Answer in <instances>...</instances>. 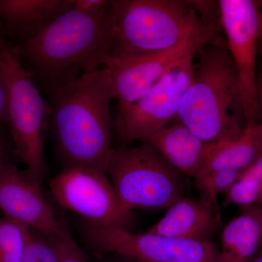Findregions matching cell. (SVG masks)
Returning a JSON list of instances; mask_svg holds the SVG:
<instances>
[{"instance_id": "1", "label": "cell", "mask_w": 262, "mask_h": 262, "mask_svg": "<svg viewBox=\"0 0 262 262\" xmlns=\"http://www.w3.org/2000/svg\"><path fill=\"white\" fill-rule=\"evenodd\" d=\"M51 108L49 130L65 167H84L106 173L114 138L110 104L114 97L103 68L46 92Z\"/></svg>"}, {"instance_id": "2", "label": "cell", "mask_w": 262, "mask_h": 262, "mask_svg": "<svg viewBox=\"0 0 262 262\" xmlns=\"http://www.w3.org/2000/svg\"><path fill=\"white\" fill-rule=\"evenodd\" d=\"M110 14H88L72 8L14 46L39 91L61 87L102 68L108 56Z\"/></svg>"}, {"instance_id": "3", "label": "cell", "mask_w": 262, "mask_h": 262, "mask_svg": "<svg viewBox=\"0 0 262 262\" xmlns=\"http://www.w3.org/2000/svg\"><path fill=\"white\" fill-rule=\"evenodd\" d=\"M176 119L206 142L237 140L246 127L238 77L226 39L205 45Z\"/></svg>"}, {"instance_id": "4", "label": "cell", "mask_w": 262, "mask_h": 262, "mask_svg": "<svg viewBox=\"0 0 262 262\" xmlns=\"http://www.w3.org/2000/svg\"><path fill=\"white\" fill-rule=\"evenodd\" d=\"M110 57L142 56L168 51L183 42L218 34L220 22L203 16L194 1L113 0Z\"/></svg>"}, {"instance_id": "5", "label": "cell", "mask_w": 262, "mask_h": 262, "mask_svg": "<svg viewBox=\"0 0 262 262\" xmlns=\"http://www.w3.org/2000/svg\"><path fill=\"white\" fill-rule=\"evenodd\" d=\"M0 67L8 93V126L15 158L31 177L42 182L48 170L45 150L51 106L20 63L14 46H5Z\"/></svg>"}, {"instance_id": "6", "label": "cell", "mask_w": 262, "mask_h": 262, "mask_svg": "<svg viewBox=\"0 0 262 262\" xmlns=\"http://www.w3.org/2000/svg\"><path fill=\"white\" fill-rule=\"evenodd\" d=\"M106 172L122 206L130 211L167 209L184 196L182 174L146 143L113 148Z\"/></svg>"}, {"instance_id": "7", "label": "cell", "mask_w": 262, "mask_h": 262, "mask_svg": "<svg viewBox=\"0 0 262 262\" xmlns=\"http://www.w3.org/2000/svg\"><path fill=\"white\" fill-rule=\"evenodd\" d=\"M218 3L221 27L237 70L246 125L260 123L261 114L256 59L262 36L261 2L220 0Z\"/></svg>"}, {"instance_id": "8", "label": "cell", "mask_w": 262, "mask_h": 262, "mask_svg": "<svg viewBox=\"0 0 262 262\" xmlns=\"http://www.w3.org/2000/svg\"><path fill=\"white\" fill-rule=\"evenodd\" d=\"M82 233L98 251L139 262H219L220 249L211 241L171 238L84 221Z\"/></svg>"}, {"instance_id": "9", "label": "cell", "mask_w": 262, "mask_h": 262, "mask_svg": "<svg viewBox=\"0 0 262 262\" xmlns=\"http://www.w3.org/2000/svg\"><path fill=\"white\" fill-rule=\"evenodd\" d=\"M196 54L172 66L139 101L117 113L113 122L114 134L122 145L142 141L177 117L192 81Z\"/></svg>"}, {"instance_id": "10", "label": "cell", "mask_w": 262, "mask_h": 262, "mask_svg": "<svg viewBox=\"0 0 262 262\" xmlns=\"http://www.w3.org/2000/svg\"><path fill=\"white\" fill-rule=\"evenodd\" d=\"M60 206L97 225L128 229L134 212L122 206L104 172L84 167H65L48 183Z\"/></svg>"}, {"instance_id": "11", "label": "cell", "mask_w": 262, "mask_h": 262, "mask_svg": "<svg viewBox=\"0 0 262 262\" xmlns=\"http://www.w3.org/2000/svg\"><path fill=\"white\" fill-rule=\"evenodd\" d=\"M218 34L189 39L168 51L128 57L108 56L102 68L107 72L117 110L124 111L144 96L166 73L184 58L194 55Z\"/></svg>"}, {"instance_id": "12", "label": "cell", "mask_w": 262, "mask_h": 262, "mask_svg": "<svg viewBox=\"0 0 262 262\" xmlns=\"http://www.w3.org/2000/svg\"><path fill=\"white\" fill-rule=\"evenodd\" d=\"M41 184L15 163L5 165L0 169V210L8 220L37 231L46 239L61 238L71 232Z\"/></svg>"}, {"instance_id": "13", "label": "cell", "mask_w": 262, "mask_h": 262, "mask_svg": "<svg viewBox=\"0 0 262 262\" xmlns=\"http://www.w3.org/2000/svg\"><path fill=\"white\" fill-rule=\"evenodd\" d=\"M220 223L217 205L182 196L148 232L171 238L211 241Z\"/></svg>"}, {"instance_id": "14", "label": "cell", "mask_w": 262, "mask_h": 262, "mask_svg": "<svg viewBox=\"0 0 262 262\" xmlns=\"http://www.w3.org/2000/svg\"><path fill=\"white\" fill-rule=\"evenodd\" d=\"M75 0H0V27L17 46L42 32Z\"/></svg>"}, {"instance_id": "15", "label": "cell", "mask_w": 262, "mask_h": 262, "mask_svg": "<svg viewBox=\"0 0 262 262\" xmlns=\"http://www.w3.org/2000/svg\"><path fill=\"white\" fill-rule=\"evenodd\" d=\"M141 142L151 146L181 173L194 179L203 171L212 146L180 122L162 127Z\"/></svg>"}, {"instance_id": "16", "label": "cell", "mask_w": 262, "mask_h": 262, "mask_svg": "<svg viewBox=\"0 0 262 262\" xmlns=\"http://www.w3.org/2000/svg\"><path fill=\"white\" fill-rule=\"evenodd\" d=\"M262 244V206L243 208L225 226L219 262H251Z\"/></svg>"}, {"instance_id": "17", "label": "cell", "mask_w": 262, "mask_h": 262, "mask_svg": "<svg viewBox=\"0 0 262 262\" xmlns=\"http://www.w3.org/2000/svg\"><path fill=\"white\" fill-rule=\"evenodd\" d=\"M261 149V123L247 124L237 140L212 142L211 152L199 177L223 170L243 171L257 158Z\"/></svg>"}, {"instance_id": "18", "label": "cell", "mask_w": 262, "mask_h": 262, "mask_svg": "<svg viewBox=\"0 0 262 262\" xmlns=\"http://www.w3.org/2000/svg\"><path fill=\"white\" fill-rule=\"evenodd\" d=\"M237 206L241 209L262 206V149L237 182L225 194L223 206Z\"/></svg>"}, {"instance_id": "19", "label": "cell", "mask_w": 262, "mask_h": 262, "mask_svg": "<svg viewBox=\"0 0 262 262\" xmlns=\"http://www.w3.org/2000/svg\"><path fill=\"white\" fill-rule=\"evenodd\" d=\"M29 228L8 220H0V262H21Z\"/></svg>"}, {"instance_id": "20", "label": "cell", "mask_w": 262, "mask_h": 262, "mask_svg": "<svg viewBox=\"0 0 262 262\" xmlns=\"http://www.w3.org/2000/svg\"><path fill=\"white\" fill-rule=\"evenodd\" d=\"M243 171L220 170L205 174L194 179V186L200 193V198L212 204L217 205V198L221 194H225L228 192Z\"/></svg>"}, {"instance_id": "21", "label": "cell", "mask_w": 262, "mask_h": 262, "mask_svg": "<svg viewBox=\"0 0 262 262\" xmlns=\"http://www.w3.org/2000/svg\"><path fill=\"white\" fill-rule=\"evenodd\" d=\"M21 262H58L56 251L46 237H39L29 229L27 248Z\"/></svg>"}, {"instance_id": "22", "label": "cell", "mask_w": 262, "mask_h": 262, "mask_svg": "<svg viewBox=\"0 0 262 262\" xmlns=\"http://www.w3.org/2000/svg\"><path fill=\"white\" fill-rule=\"evenodd\" d=\"M54 248L58 262H90L70 233L61 238L47 239Z\"/></svg>"}, {"instance_id": "23", "label": "cell", "mask_w": 262, "mask_h": 262, "mask_svg": "<svg viewBox=\"0 0 262 262\" xmlns=\"http://www.w3.org/2000/svg\"><path fill=\"white\" fill-rule=\"evenodd\" d=\"M113 6V0H75L72 8L88 14H108Z\"/></svg>"}, {"instance_id": "24", "label": "cell", "mask_w": 262, "mask_h": 262, "mask_svg": "<svg viewBox=\"0 0 262 262\" xmlns=\"http://www.w3.org/2000/svg\"><path fill=\"white\" fill-rule=\"evenodd\" d=\"M8 44L0 27V54ZM5 126H8V93L0 67V129H5Z\"/></svg>"}, {"instance_id": "25", "label": "cell", "mask_w": 262, "mask_h": 262, "mask_svg": "<svg viewBox=\"0 0 262 262\" xmlns=\"http://www.w3.org/2000/svg\"><path fill=\"white\" fill-rule=\"evenodd\" d=\"M4 129H0V169L8 164L15 163L16 160L13 144H10L3 134Z\"/></svg>"}, {"instance_id": "26", "label": "cell", "mask_w": 262, "mask_h": 262, "mask_svg": "<svg viewBox=\"0 0 262 262\" xmlns=\"http://www.w3.org/2000/svg\"><path fill=\"white\" fill-rule=\"evenodd\" d=\"M258 94H259L260 106H261V122L262 125V73L258 77Z\"/></svg>"}, {"instance_id": "27", "label": "cell", "mask_w": 262, "mask_h": 262, "mask_svg": "<svg viewBox=\"0 0 262 262\" xmlns=\"http://www.w3.org/2000/svg\"><path fill=\"white\" fill-rule=\"evenodd\" d=\"M251 262H262V244L256 256H254Z\"/></svg>"}, {"instance_id": "28", "label": "cell", "mask_w": 262, "mask_h": 262, "mask_svg": "<svg viewBox=\"0 0 262 262\" xmlns=\"http://www.w3.org/2000/svg\"><path fill=\"white\" fill-rule=\"evenodd\" d=\"M258 54L262 57V36L258 44Z\"/></svg>"}, {"instance_id": "29", "label": "cell", "mask_w": 262, "mask_h": 262, "mask_svg": "<svg viewBox=\"0 0 262 262\" xmlns=\"http://www.w3.org/2000/svg\"><path fill=\"white\" fill-rule=\"evenodd\" d=\"M130 261L132 262H139V261H132V260H130Z\"/></svg>"}, {"instance_id": "30", "label": "cell", "mask_w": 262, "mask_h": 262, "mask_svg": "<svg viewBox=\"0 0 262 262\" xmlns=\"http://www.w3.org/2000/svg\"><path fill=\"white\" fill-rule=\"evenodd\" d=\"M260 2H261V5H262V1H260Z\"/></svg>"}]
</instances>
